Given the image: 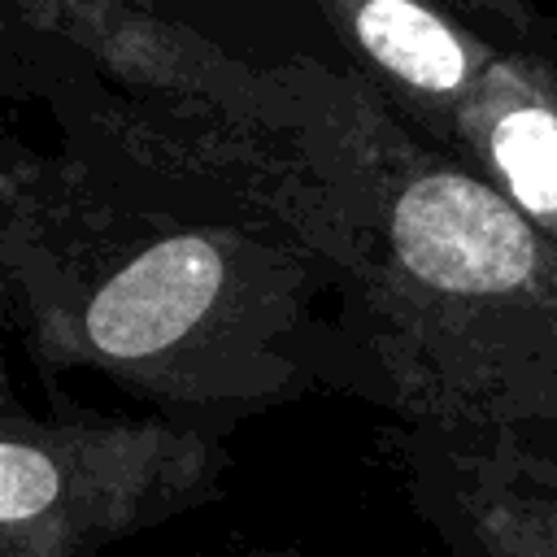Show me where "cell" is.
Returning a JSON list of instances; mask_svg holds the SVG:
<instances>
[{"mask_svg":"<svg viewBox=\"0 0 557 557\" xmlns=\"http://www.w3.org/2000/svg\"><path fill=\"white\" fill-rule=\"evenodd\" d=\"M65 139L9 135L0 165V305L44 374L91 370L213 431L335 379L357 222L318 117L274 139L104 87Z\"/></svg>","mask_w":557,"mask_h":557,"instance_id":"obj_1","label":"cell"},{"mask_svg":"<svg viewBox=\"0 0 557 557\" xmlns=\"http://www.w3.org/2000/svg\"><path fill=\"white\" fill-rule=\"evenodd\" d=\"M357 248L339 292L348 387L418 431L557 426V239L357 74L300 57Z\"/></svg>","mask_w":557,"mask_h":557,"instance_id":"obj_2","label":"cell"},{"mask_svg":"<svg viewBox=\"0 0 557 557\" xmlns=\"http://www.w3.org/2000/svg\"><path fill=\"white\" fill-rule=\"evenodd\" d=\"M222 431L170 413L0 405V557H104L222 496Z\"/></svg>","mask_w":557,"mask_h":557,"instance_id":"obj_3","label":"cell"},{"mask_svg":"<svg viewBox=\"0 0 557 557\" xmlns=\"http://www.w3.org/2000/svg\"><path fill=\"white\" fill-rule=\"evenodd\" d=\"M9 26L61 48L113 96L183 122H218L274 139L313 135L300 61L257 65L152 0H4Z\"/></svg>","mask_w":557,"mask_h":557,"instance_id":"obj_4","label":"cell"},{"mask_svg":"<svg viewBox=\"0 0 557 557\" xmlns=\"http://www.w3.org/2000/svg\"><path fill=\"white\" fill-rule=\"evenodd\" d=\"M413 509L448 557H557V474L522 435L409 426Z\"/></svg>","mask_w":557,"mask_h":557,"instance_id":"obj_5","label":"cell"},{"mask_svg":"<svg viewBox=\"0 0 557 557\" xmlns=\"http://www.w3.org/2000/svg\"><path fill=\"white\" fill-rule=\"evenodd\" d=\"M352 70L418 135L435 139L505 52L431 0H313Z\"/></svg>","mask_w":557,"mask_h":557,"instance_id":"obj_6","label":"cell"},{"mask_svg":"<svg viewBox=\"0 0 557 557\" xmlns=\"http://www.w3.org/2000/svg\"><path fill=\"white\" fill-rule=\"evenodd\" d=\"M431 148L461 161L557 239V48H505Z\"/></svg>","mask_w":557,"mask_h":557,"instance_id":"obj_7","label":"cell"},{"mask_svg":"<svg viewBox=\"0 0 557 557\" xmlns=\"http://www.w3.org/2000/svg\"><path fill=\"white\" fill-rule=\"evenodd\" d=\"M500 48H557V22L535 0H431Z\"/></svg>","mask_w":557,"mask_h":557,"instance_id":"obj_8","label":"cell"},{"mask_svg":"<svg viewBox=\"0 0 557 557\" xmlns=\"http://www.w3.org/2000/svg\"><path fill=\"white\" fill-rule=\"evenodd\" d=\"M244 557H300L296 548H252V553H244Z\"/></svg>","mask_w":557,"mask_h":557,"instance_id":"obj_9","label":"cell"}]
</instances>
